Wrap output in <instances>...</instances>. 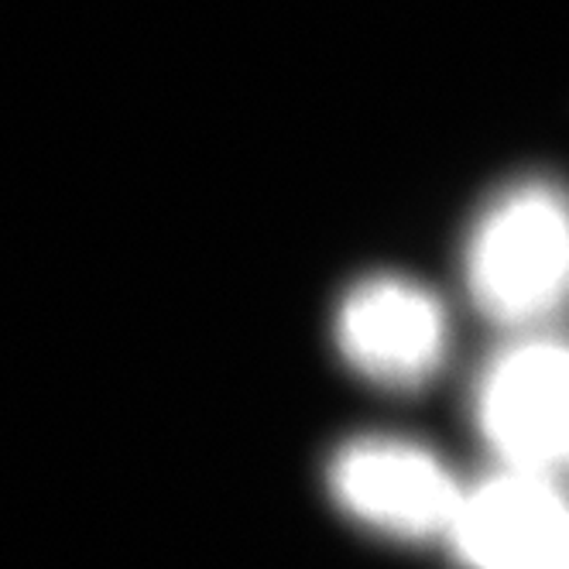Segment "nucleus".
I'll use <instances>...</instances> for the list:
<instances>
[{"label": "nucleus", "instance_id": "obj_1", "mask_svg": "<svg viewBox=\"0 0 569 569\" xmlns=\"http://www.w3.org/2000/svg\"><path fill=\"white\" fill-rule=\"evenodd\" d=\"M463 278L498 327L546 330L569 309V192L549 179L501 189L467 237Z\"/></svg>", "mask_w": 569, "mask_h": 569}, {"label": "nucleus", "instance_id": "obj_2", "mask_svg": "<svg viewBox=\"0 0 569 569\" xmlns=\"http://www.w3.org/2000/svg\"><path fill=\"white\" fill-rule=\"evenodd\" d=\"M473 422L498 467L569 477V337L515 333L473 385Z\"/></svg>", "mask_w": 569, "mask_h": 569}, {"label": "nucleus", "instance_id": "obj_3", "mask_svg": "<svg viewBox=\"0 0 569 569\" xmlns=\"http://www.w3.org/2000/svg\"><path fill=\"white\" fill-rule=\"evenodd\" d=\"M442 539L467 569H569V487L498 467L463 483Z\"/></svg>", "mask_w": 569, "mask_h": 569}, {"label": "nucleus", "instance_id": "obj_4", "mask_svg": "<svg viewBox=\"0 0 569 569\" xmlns=\"http://www.w3.org/2000/svg\"><path fill=\"white\" fill-rule=\"evenodd\" d=\"M330 491L360 525L391 539H442L463 483L412 439L363 436L330 463Z\"/></svg>", "mask_w": 569, "mask_h": 569}, {"label": "nucleus", "instance_id": "obj_5", "mask_svg": "<svg viewBox=\"0 0 569 569\" xmlns=\"http://www.w3.org/2000/svg\"><path fill=\"white\" fill-rule=\"evenodd\" d=\"M337 347L357 375L388 388H416L442 368L450 316L426 284L378 274L343 296Z\"/></svg>", "mask_w": 569, "mask_h": 569}]
</instances>
